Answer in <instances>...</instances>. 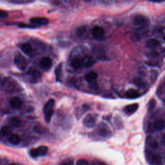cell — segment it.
Masks as SVG:
<instances>
[{
	"instance_id": "obj_24",
	"label": "cell",
	"mask_w": 165,
	"mask_h": 165,
	"mask_svg": "<svg viewBox=\"0 0 165 165\" xmlns=\"http://www.w3.org/2000/svg\"><path fill=\"white\" fill-rule=\"evenodd\" d=\"M38 157L39 156H44L47 154L48 152V148L45 146H41L36 148Z\"/></svg>"
},
{
	"instance_id": "obj_1",
	"label": "cell",
	"mask_w": 165,
	"mask_h": 165,
	"mask_svg": "<svg viewBox=\"0 0 165 165\" xmlns=\"http://www.w3.org/2000/svg\"><path fill=\"white\" fill-rule=\"evenodd\" d=\"M146 157L150 165H163L161 157L157 154L151 151H146Z\"/></svg>"
},
{
	"instance_id": "obj_16",
	"label": "cell",
	"mask_w": 165,
	"mask_h": 165,
	"mask_svg": "<svg viewBox=\"0 0 165 165\" xmlns=\"http://www.w3.org/2000/svg\"><path fill=\"white\" fill-rule=\"evenodd\" d=\"M126 96L128 99H134L139 98L140 96V94L137 91L134 90V89H129V90L127 91V92H126Z\"/></svg>"
},
{
	"instance_id": "obj_18",
	"label": "cell",
	"mask_w": 165,
	"mask_h": 165,
	"mask_svg": "<svg viewBox=\"0 0 165 165\" xmlns=\"http://www.w3.org/2000/svg\"><path fill=\"white\" fill-rule=\"evenodd\" d=\"M55 105V101L53 99H50L47 101V103L45 105L43 108V112L44 113L52 111Z\"/></svg>"
},
{
	"instance_id": "obj_21",
	"label": "cell",
	"mask_w": 165,
	"mask_h": 165,
	"mask_svg": "<svg viewBox=\"0 0 165 165\" xmlns=\"http://www.w3.org/2000/svg\"><path fill=\"white\" fill-rule=\"evenodd\" d=\"M70 65L75 69H78V68H80L82 66L81 60L78 58H74L71 60Z\"/></svg>"
},
{
	"instance_id": "obj_39",
	"label": "cell",
	"mask_w": 165,
	"mask_h": 165,
	"mask_svg": "<svg viewBox=\"0 0 165 165\" xmlns=\"http://www.w3.org/2000/svg\"><path fill=\"white\" fill-rule=\"evenodd\" d=\"M135 83L137 85V86H144L143 85H144V82L143 81V80L142 79H135Z\"/></svg>"
},
{
	"instance_id": "obj_4",
	"label": "cell",
	"mask_w": 165,
	"mask_h": 165,
	"mask_svg": "<svg viewBox=\"0 0 165 165\" xmlns=\"http://www.w3.org/2000/svg\"><path fill=\"white\" fill-rule=\"evenodd\" d=\"M16 84V82L14 79L9 78H5L3 83V87L6 91L13 92L17 89V85Z\"/></svg>"
},
{
	"instance_id": "obj_13",
	"label": "cell",
	"mask_w": 165,
	"mask_h": 165,
	"mask_svg": "<svg viewBox=\"0 0 165 165\" xmlns=\"http://www.w3.org/2000/svg\"><path fill=\"white\" fill-rule=\"evenodd\" d=\"M28 74L34 80H38L41 77V74L39 70L34 68H31L28 71Z\"/></svg>"
},
{
	"instance_id": "obj_29",
	"label": "cell",
	"mask_w": 165,
	"mask_h": 165,
	"mask_svg": "<svg viewBox=\"0 0 165 165\" xmlns=\"http://www.w3.org/2000/svg\"><path fill=\"white\" fill-rule=\"evenodd\" d=\"M35 0H12V3L14 4H19V5H24L28 4L34 2Z\"/></svg>"
},
{
	"instance_id": "obj_19",
	"label": "cell",
	"mask_w": 165,
	"mask_h": 165,
	"mask_svg": "<svg viewBox=\"0 0 165 165\" xmlns=\"http://www.w3.org/2000/svg\"><path fill=\"white\" fill-rule=\"evenodd\" d=\"M159 41L155 39H150L147 40V43H146V46L149 48V49H153L156 48L158 45H159Z\"/></svg>"
},
{
	"instance_id": "obj_32",
	"label": "cell",
	"mask_w": 165,
	"mask_h": 165,
	"mask_svg": "<svg viewBox=\"0 0 165 165\" xmlns=\"http://www.w3.org/2000/svg\"><path fill=\"white\" fill-rule=\"evenodd\" d=\"M62 70V64H59V66L56 68V80L59 81V77L61 74V70Z\"/></svg>"
},
{
	"instance_id": "obj_37",
	"label": "cell",
	"mask_w": 165,
	"mask_h": 165,
	"mask_svg": "<svg viewBox=\"0 0 165 165\" xmlns=\"http://www.w3.org/2000/svg\"><path fill=\"white\" fill-rule=\"evenodd\" d=\"M8 16V14L6 11L0 10V18H5Z\"/></svg>"
},
{
	"instance_id": "obj_34",
	"label": "cell",
	"mask_w": 165,
	"mask_h": 165,
	"mask_svg": "<svg viewBox=\"0 0 165 165\" xmlns=\"http://www.w3.org/2000/svg\"><path fill=\"white\" fill-rule=\"evenodd\" d=\"M76 165H90V164H89L87 160L84 159H81L77 161Z\"/></svg>"
},
{
	"instance_id": "obj_9",
	"label": "cell",
	"mask_w": 165,
	"mask_h": 165,
	"mask_svg": "<svg viewBox=\"0 0 165 165\" xmlns=\"http://www.w3.org/2000/svg\"><path fill=\"white\" fill-rule=\"evenodd\" d=\"M104 30L102 27L99 26H96L92 29V35L93 37L95 39H99L103 37L104 35Z\"/></svg>"
},
{
	"instance_id": "obj_3",
	"label": "cell",
	"mask_w": 165,
	"mask_h": 165,
	"mask_svg": "<svg viewBox=\"0 0 165 165\" xmlns=\"http://www.w3.org/2000/svg\"><path fill=\"white\" fill-rule=\"evenodd\" d=\"M96 120H97V115L90 114L85 116L82 123L87 128H93L95 125Z\"/></svg>"
},
{
	"instance_id": "obj_38",
	"label": "cell",
	"mask_w": 165,
	"mask_h": 165,
	"mask_svg": "<svg viewBox=\"0 0 165 165\" xmlns=\"http://www.w3.org/2000/svg\"><path fill=\"white\" fill-rule=\"evenodd\" d=\"M59 165H73V161L72 160L68 159L65 161L61 163Z\"/></svg>"
},
{
	"instance_id": "obj_7",
	"label": "cell",
	"mask_w": 165,
	"mask_h": 165,
	"mask_svg": "<svg viewBox=\"0 0 165 165\" xmlns=\"http://www.w3.org/2000/svg\"><path fill=\"white\" fill-rule=\"evenodd\" d=\"M39 65L43 69L45 70H49L52 65V59L48 57H44L40 60Z\"/></svg>"
},
{
	"instance_id": "obj_15",
	"label": "cell",
	"mask_w": 165,
	"mask_h": 165,
	"mask_svg": "<svg viewBox=\"0 0 165 165\" xmlns=\"http://www.w3.org/2000/svg\"><path fill=\"white\" fill-rule=\"evenodd\" d=\"M10 103V105L12 108H15V109H18L21 107H22V101L18 97H14V98H13L11 99Z\"/></svg>"
},
{
	"instance_id": "obj_40",
	"label": "cell",
	"mask_w": 165,
	"mask_h": 165,
	"mask_svg": "<svg viewBox=\"0 0 165 165\" xmlns=\"http://www.w3.org/2000/svg\"><path fill=\"white\" fill-rule=\"evenodd\" d=\"M132 39L134 41H139V39H140V36L139 35V34H134V35L132 36Z\"/></svg>"
},
{
	"instance_id": "obj_2",
	"label": "cell",
	"mask_w": 165,
	"mask_h": 165,
	"mask_svg": "<svg viewBox=\"0 0 165 165\" xmlns=\"http://www.w3.org/2000/svg\"><path fill=\"white\" fill-rule=\"evenodd\" d=\"M14 63L16 65V66L21 70H25L27 67V65H28L27 60L24 56H23L21 54H18L15 57Z\"/></svg>"
},
{
	"instance_id": "obj_27",
	"label": "cell",
	"mask_w": 165,
	"mask_h": 165,
	"mask_svg": "<svg viewBox=\"0 0 165 165\" xmlns=\"http://www.w3.org/2000/svg\"><path fill=\"white\" fill-rule=\"evenodd\" d=\"M98 134H99V135H100L101 137H109V136L111 135V132L105 128H102V129L99 130V132H98Z\"/></svg>"
},
{
	"instance_id": "obj_41",
	"label": "cell",
	"mask_w": 165,
	"mask_h": 165,
	"mask_svg": "<svg viewBox=\"0 0 165 165\" xmlns=\"http://www.w3.org/2000/svg\"><path fill=\"white\" fill-rule=\"evenodd\" d=\"M148 1L154 3H162L164 1V0H148Z\"/></svg>"
},
{
	"instance_id": "obj_33",
	"label": "cell",
	"mask_w": 165,
	"mask_h": 165,
	"mask_svg": "<svg viewBox=\"0 0 165 165\" xmlns=\"http://www.w3.org/2000/svg\"><path fill=\"white\" fill-rule=\"evenodd\" d=\"M34 130L36 132L40 134H43L45 132V128L42 127H41V126H35L34 128Z\"/></svg>"
},
{
	"instance_id": "obj_28",
	"label": "cell",
	"mask_w": 165,
	"mask_h": 165,
	"mask_svg": "<svg viewBox=\"0 0 165 165\" xmlns=\"http://www.w3.org/2000/svg\"><path fill=\"white\" fill-rule=\"evenodd\" d=\"M159 89H157V94L159 98H161V99H164V82H163V85H159Z\"/></svg>"
},
{
	"instance_id": "obj_35",
	"label": "cell",
	"mask_w": 165,
	"mask_h": 165,
	"mask_svg": "<svg viewBox=\"0 0 165 165\" xmlns=\"http://www.w3.org/2000/svg\"><path fill=\"white\" fill-rule=\"evenodd\" d=\"M30 155L32 157H38V152L36 148H34L30 150Z\"/></svg>"
},
{
	"instance_id": "obj_42",
	"label": "cell",
	"mask_w": 165,
	"mask_h": 165,
	"mask_svg": "<svg viewBox=\"0 0 165 165\" xmlns=\"http://www.w3.org/2000/svg\"><path fill=\"white\" fill-rule=\"evenodd\" d=\"M10 165H17V164H10Z\"/></svg>"
},
{
	"instance_id": "obj_12",
	"label": "cell",
	"mask_w": 165,
	"mask_h": 165,
	"mask_svg": "<svg viewBox=\"0 0 165 165\" xmlns=\"http://www.w3.org/2000/svg\"><path fill=\"white\" fill-rule=\"evenodd\" d=\"M87 32H88V29L87 27L85 26H81L78 27V28L76 29V30H75V33H76V35L81 38H84L86 37L87 35Z\"/></svg>"
},
{
	"instance_id": "obj_11",
	"label": "cell",
	"mask_w": 165,
	"mask_h": 165,
	"mask_svg": "<svg viewBox=\"0 0 165 165\" xmlns=\"http://www.w3.org/2000/svg\"><path fill=\"white\" fill-rule=\"evenodd\" d=\"M138 108H139L138 104H136V103H135V104L127 105L125 108H124V111H125V112L127 115H130L133 114L134 112H135L138 109Z\"/></svg>"
},
{
	"instance_id": "obj_6",
	"label": "cell",
	"mask_w": 165,
	"mask_h": 165,
	"mask_svg": "<svg viewBox=\"0 0 165 165\" xmlns=\"http://www.w3.org/2000/svg\"><path fill=\"white\" fill-rule=\"evenodd\" d=\"M133 23L135 26L144 27L146 25L147 19L142 15H137L133 19Z\"/></svg>"
},
{
	"instance_id": "obj_36",
	"label": "cell",
	"mask_w": 165,
	"mask_h": 165,
	"mask_svg": "<svg viewBox=\"0 0 165 165\" xmlns=\"http://www.w3.org/2000/svg\"><path fill=\"white\" fill-rule=\"evenodd\" d=\"M92 165H107L106 163H105L104 162H103L101 161L98 160V159H95L92 161Z\"/></svg>"
},
{
	"instance_id": "obj_30",
	"label": "cell",
	"mask_w": 165,
	"mask_h": 165,
	"mask_svg": "<svg viewBox=\"0 0 165 165\" xmlns=\"http://www.w3.org/2000/svg\"><path fill=\"white\" fill-rule=\"evenodd\" d=\"M45 114V121L47 122V123H49L52 119V117L54 114V110H52V111H49V112H46Z\"/></svg>"
},
{
	"instance_id": "obj_20",
	"label": "cell",
	"mask_w": 165,
	"mask_h": 165,
	"mask_svg": "<svg viewBox=\"0 0 165 165\" xmlns=\"http://www.w3.org/2000/svg\"><path fill=\"white\" fill-rule=\"evenodd\" d=\"M98 78V74L95 72H90L85 75V79L87 82H92L95 81Z\"/></svg>"
},
{
	"instance_id": "obj_26",
	"label": "cell",
	"mask_w": 165,
	"mask_h": 165,
	"mask_svg": "<svg viewBox=\"0 0 165 165\" xmlns=\"http://www.w3.org/2000/svg\"><path fill=\"white\" fill-rule=\"evenodd\" d=\"M11 131H12L11 128L9 126H4L2 128L0 132H1L3 136H6L10 134Z\"/></svg>"
},
{
	"instance_id": "obj_8",
	"label": "cell",
	"mask_w": 165,
	"mask_h": 165,
	"mask_svg": "<svg viewBox=\"0 0 165 165\" xmlns=\"http://www.w3.org/2000/svg\"><path fill=\"white\" fill-rule=\"evenodd\" d=\"M21 49L22 50L29 56H34V50L32 49V46L29 43H24L21 46Z\"/></svg>"
},
{
	"instance_id": "obj_14",
	"label": "cell",
	"mask_w": 165,
	"mask_h": 165,
	"mask_svg": "<svg viewBox=\"0 0 165 165\" xmlns=\"http://www.w3.org/2000/svg\"><path fill=\"white\" fill-rule=\"evenodd\" d=\"M164 128V119H160L155 121L154 123L152 124V129L156 131H160Z\"/></svg>"
},
{
	"instance_id": "obj_5",
	"label": "cell",
	"mask_w": 165,
	"mask_h": 165,
	"mask_svg": "<svg viewBox=\"0 0 165 165\" xmlns=\"http://www.w3.org/2000/svg\"><path fill=\"white\" fill-rule=\"evenodd\" d=\"M30 22L34 26H43L49 23V19L44 17H34L30 19Z\"/></svg>"
},
{
	"instance_id": "obj_10",
	"label": "cell",
	"mask_w": 165,
	"mask_h": 165,
	"mask_svg": "<svg viewBox=\"0 0 165 165\" xmlns=\"http://www.w3.org/2000/svg\"><path fill=\"white\" fill-rule=\"evenodd\" d=\"M81 62L82 65L87 68H90L95 64L94 59L90 56H85L81 60Z\"/></svg>"
},
{
	"instance_id": "obj_17",
	"label": "cell",
	"mask_w": 165,
	"mask_h": 165,
	"mask_svg": "<svg viewBox=\"0 0 165 165\" xmlns=\"http://www.w3.org/2000/svg\"><path fill=\"white\" fill-rule=\"evenodd\" d=\"M88 108H89L88 105H82L81 107L77 108L75 111V115H76V117H77V118L79 119L81 117V115L83 114L85 112H86Z\"/></svg>"
},
{
	"instance_id": "obj_22",
	"label": "cell",
	"mask_w": 165,
	"mask_h": 165,
	"mask_svg": "<svg viewBox=\"0 0 165 165\" xmlns=\"http://www.w3.org/2000/svg\"><path fill=\"white\" fill-rule=\"evenodd\" d=\"M8 141H9V142L10 144H14V145H16V144H18L19 143V142H20V139H19V136H18L17 134H11V135L9 137Z\"/></svg>"
},
{
	"instance_id": "obj_31",
	"label": "cell",
	"mask_w": 165,
	"mask_h": 165,
	"mask_svg": "<svg viewBox=\"0 0 165 165\" xmlns=\"http://www.w3.org/2000/svg\"><path fill=\"white\" fill-rule=\"evenodd\" d=\"M88 87L91 89V90H93V91L98 90V88H99L98 83L97 82V81H96V80L92 81V82H89Z\"/></svg>"
},
{
	"instance_id": "obj_25",
	"label": "cell",
	"mask_w": 165,
	"mask_h": 165,
	"mask_svg": "<svg viewBox=\"0 0 165 165\" xmlns=\"http://www.w3.org/2000/svg\"><path fill=\"white\" fill-rule=\"evenodd\" d=\"M20 120L17 117H13V118H11L9 120V123L10 125L13 127H18L20 125Z\"/></svg>"
},
{
	"instance_id": "obj_23",
	"label": "cell",
	"mask_w": 165,
	"mask_h": 165,
	"mask_svg": "<svg viewBox=\"0 0 165 165\" xmlns=\"http://www.w3.org/2000/svg\"><path fill=\"white\" fill-rule=\"evenodd\" d=\"M147 144L150 147H152L153 148H157L158 147L157 141L152 137H148L147 138Z\"/></svg>"
}]
</instances>
